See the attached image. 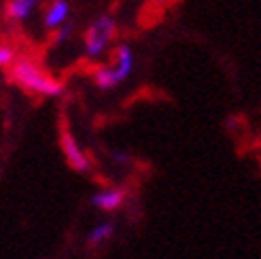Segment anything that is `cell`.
<instances>
[{"label":"cell","mask_w":261,"mask_h":259,"mask_svg":"<svg viewBox=\"0 0 261 259\" xmlns=\"http://www.w3.org/2000/svg\"><path fill=\"white\" fill-rule=\"evenodd\" d=\"M11 83H15L21 92L38 98H58L64 94V85L54 74H49L41 64L32 58H19L15 66L9 70Z\"/></svg>","instance_id":"cell-1"},{"label":"cell","mask_w":261,"mask_h":259,"mask_svg":"<svg viewBox=\"0 0 261 259\" xmlns=\"http://www.w3.org/2000/svg\"><path fill=\"white\" fill-rule=\"evenodd\" d=\"M134 49L127 43H119L113 51V60L109 64H100L91 70V79L94 85L102 92H111V89L123 85L134 72Z\"/></svg>","instance_id":"cell-2"},{"label":"cell","mask_w":261,"mask_h":259,"mask_svg":"<svg viewBox=\"0 0 261 259\" xmlns=\"http://www.w3.org/2000/svg\"><path fill=\"white\" fill-rule=\"evenodd\" d=\"M117 36V21L113 15H100L87 25L83 36V56L89 62H100L109 54Z\"/></svg>","instance_id":"cell-3"},{"label":"cell","mask_w":261,"mask_h":259,"mask_svg":"<svg viewBox=\"0 0 261 259\" xmlns=\"http://www.w3.org/2000/svg\"><path fill=\"white\" fill-rule=\"evenodd\" d=\"M60 149L64 153V160L66 164L72 168L74 172L79 174H87L94 170V162H91L89 153L76 142V138L72 136V132L68 127H62V134H60Z\"/></svg>","instance_id":"cell-4"},{"label":"cell","mask_w":261,"mask_h":259,"mask_svg":"<svg viewBox=\"0 0 261 259\" xmlns=\"http://www.w3.org/2000/svg\"><path fill=\"white\" fill-rule=\"evenodd\" d=\"M127 202V189L121 185H107L100 187L89 196V206L102 215H113L121 211Z\"/></svg>","instance_id":"cell-5"},{"label":"cell","mask_w":261,"mask_h":259,"mask_svg":"<svg viewBox=\"0 0 261 259\" xmlns=\"http://www.w3.org/2000/svg\"><path fill=\"white\" fill-rule=\"evenodd\" d=\"M68 19H70V3L68 0H51V3L45 7L43 25L51 34L56 30H60L62 25H66Z\"/></svg>","instance_id":"cell-6"},{"label":"cell","mask_w":261,"mask_h":259,"mask_svg":"<svg viewBox=\"0 0 261 259\" xmlns=\"http://www.w3.org/2000/svg\"><path fill=\"white\" fill-rule=\"evenodd\" d=\"M38 5H41V0H7L5 15L13 23H25L34 15Z\"/></svg>","instance_id":"cell-7"},{"label":"cell","mask_w":261,"mask_h":259,"mask_svg":"<svg viewBox=\"0 0 261 259\" xmlns=\"http://www.w3.org/2000/svg\"><path fill=\"white\" fill-rule=\"evenodd\" d=\"M115 236V223L113 221H98L94 227H89L85 234V244L89 249H100L104 244H109Z\"/></svg>","instance_id":"cell-8"},{"label":"cell","mask_w":261,"mask_h":259,"mask_svg":"<svg viewBox=\"0 0 261 259\" xmlns=\"http://www.w3.org/2000/svg\"><path fill=\"white\" fill-rule=\"evenodd\" d=\"M19 60V54L15 45L11 43H0V70H11Z\"/></svg>","instance_id":"cell-9"},{"label":"cell","mask_w":261,"mask_h":259,"mask_svg":"<svg viewBox=\"0 0 261 259\" xmlns=\"http://www.w3.org/2000/svg\"><path fill=\"white\" fill-rule=\"evenodd\" d=\"M70 34H72V25H70V21L66 23V25H62L60 30H56L54 32V45H64L70 38Z\"/></svg>","instance_id":"cell-10"},{"label":"cell","mask_w":261,"mask_h":259,"mask_svg":"<svg viewBox=\"0 0 261 259\" xmlns=\"http://www.w3.org/2000/svg\"><path fill=\"white\" fill-rule=\"evenodd\" d=\"M111 160L115 164H129V162H132V155H129L127 151H113L111 153Z\"/></svg>","instance_id":"cell-11"},{"label":"cell","mask_w":261,"mask_h":259,"mask_svg":"<svg viewBox=\"0 0 261 259\" xmlns=\"http://www.w3.org/2000/svg\"><path fill=\"white\" fill-rule=\"evenodd\" d=\"M3 89H5V81H3V74H0V96H3Z\"/></svg>","instance_id":"cell-12"},{"label":"cell","mask_w":261,"mask_h":259,"mask_svg":"<svg viewBox=\"0 0 261 259\" xmlns=\"http://www.w3.org/2000/svg\"><path fill=\"white\" fill-rule=\"evenodd\" d=\"M158 3H162V5H168V3H172V0H158Z\"/></svg>","instance_id":"cell-13"},{"label":"cell","mask_w":261,"mask_h":259,"mask_svg":"<svg viewBox=\"0 0 261 259\" xmlns=\"http://www.w3.org/2000/svg\"><path fill=\"white\" fill-rule=\"evenodd\" d=\"M0 7H3V0H0Z\"/></svg>","instance_id":"cell-14"}]
</instances>
